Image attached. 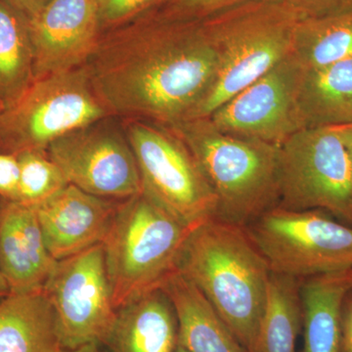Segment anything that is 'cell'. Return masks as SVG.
<instances>
[{
  "instance_id": "obj_2",
  "label": "cell",
  "mask_w": 352,
  "mask_h": 352,
  "mask_svg": "<svg viewBox=\"0 0 352 352\" xmlns=\"http://www.w3.org/2000/svg\"><path fill=\"white\" fill-rule=\"evenodd\" d=\"M176 270L200 291L252 352L263 317L271 270L244 227L208 219L192 229Z\"/></svg>"
},
{
  "instance_id": "obj_5",
  "label": "cell",
  "mask_w": 352,
  "mask_h": 352,
  "mask_svg": "<svg viewBox=\"0 0 352 352\" xmlns=\"http://www.w3.org/2000/svg\"><path fill=\"white\" fill-rule=\"evenodd\" d=\"M192 229L142 192L120 201L102 243L117 310L161 288Z\"/></svg>"
},
{
  "instance_id": "obj_28",
  "label": "cell",
  "mask_w": 352,
  "mask_h": 352,
  "mask_svg": "<svg viewBox=\"0 0 352 352\" xmlns=\"http://www.w3.org/2000/svg\"><path fill=\"white\" fill-rule=\"evenodd\" d=\"M19 162L17 155L0 150V198L17 200Z\"/></svg>"
},
{
  "instance_id": "obj_29",
  "label": "cell",
  "mask_w": 352,
  "mask_h": 352,
  "mask_svg": "<svg viewBox=\"0 0 352 352\" xmlns=\"http://www.w3.org/2000/svg\"><path fill=\"white\" fill-rule=\"evenodd\" d=\"M340 352H352V291L346 294L342 303Z\"/></svg>"
},
{
  "instance_id": "obj_19",
  "label": "cell",
  "mask_w": 352,
  "mask_h": 352,
  "mask_svg": "<svg viewBox=\"0 0 352 352\" xmlns=\"http://www.w3.org/2000/svg\"><path fill=\"white\" fill-rule=\"evenodd\" d=\"M298 107L305 129L352 124V57L322 68L302 69Z\"/></svg>"
},
{
  "instance_id": "obj_23",
  "label": "cell",
  "mask_w": 352,
  "mask_h": 352,
  "mask_svg": "<svg viewBox=\"0 0 352 352\" xmlns=\"http://www.w3.org/2000/svg\"><path fill=\"white\" fill-rule=\"evenodd\" d=\"M292 56L302 69L322 68L352 57V9L298 22Z\"/></svg>"
},
{
  "instance_id": "obj_13",
  "label": "cell",
  "mask_w": 352,
  "mask_h": 352,
  "mask_svg": "<svg viewBox=\"0 0 352 352\" xmlns=\"http://www.w3.org/2000/svg\"><path fill=\"white\" fill-rule=\"evenodd\" d=\"M29 25L34 78L80 68L100 41L99 0H50Z\"/></svg>"
},
{
  "instance_id": "obj_26",
  "label": "cell",
  "mask_w": 352,
  "mask_h": 352,
  "mask_svg": "<svg viewBox=\"0 0 352 352\" xmlns=\"http://www.w3.org/2000/svg\"><path fill=\"white\" fill-rule=\"evenodd\" d=\"M245 1L249 0H166L155 11L171 19L203 20Z\"/></svg>"
},
{
  "instance_id": "obj_22",
  "label": "cell",
  "mask_w": 352,
  "mask_h": 352,
  "mask_svg": "<svg viewBox=\"0 0 352 352\" xmlns=\"http://www.w3.org/2000/svg\"><path fill=\"white\" fill-rule=\"evenodd\" d=\"M302 328L300 280L271 272L267 300L252 352H296Z\"/></svg>"
},
{
  "instance_id": "obj_37",
  "label": "cell",
  "mask_w": 352,
  "mask_h": 352,
  "mask_svg": "<svg viewBox=\"0 0 352 352\" xmlns=\"http://www.w3.org/2000/svg\"><path fill=\"white\" fill-rule=\"evenodd\" d=\"M4 109H6V107H4V106L2 105L1 103H0V116H1V113L2 112H3Z\"/></svg>"
},
{
  "instance_id": "obj_35",
  "label": "cell",
  "mask_w": 352,
  "mask_h": 352,
  "mask_svg": "<svg viewBox=\"0 0 352 352\" xmlns=\"http://www.w3.org/2000/svg\"><path fill=\"white\" fill-rule=\"evenodd\" d=\"M175 352H189V351H187L186 349H184V347H182V346H180V344H178V342H177V346H176Z\"/></svg>"
},
{
  "instance_id": "obj_11",
  "label": "cell",
  "mask_w": 352,
  "mask_h": 352,
  "mask_svg": "<svg viewBox=\"0 0 352 352\" xmlns=\"http://www.w3.org/2000/svg\"><path fill=\"white\" fill-rule=\"evenodd\" d=\"M110 118L69 132L46 152L69 184L94 196L124 201L140 194L142 185L124 127L119 129Z\"/></svg>"
},
{
  "instance_id": "obj_18",
  "label": "cell",
  "mask_w": 352,
  "mask_h": 352,
  "mask_svg": "<svg viewBox=\"0 0 352 352\" xmlns=\"http://www.w3.org/2000/svg\"><path fill=\"white\" fill-rule=\"evenodd\" d=\"M56 314L43 289L0 300V352H64Z\"/></svg>"
},
{
  "instance_id": "obj_4",
  "label": "cell",
  "mask_w": 352,
  "mask_h": 352,
  "mask_svg": "<svg viewBox=\"0 0 352 352\" xmlns=\"http://www.w3.org/2000/svg\"><path fill=\"white\" fill-rule=\"evenodd\" d=\"M300 20L278 0H249L201 20L219 66L214 83L188 120L210 117L291 55Z\"/></svg>"
},
{
  "instance_id": "obj_7",
  "label": "cell",
  "mask_w": 352,
  "mask_h": 352,
  "mask_svg": "<svg viewBox=\"0 0 352 352\" xmlns=\"http://www.w3.org/2000/svg\"><path fill=\"white\" fill-rule=\"evenodd\" d=\"M244 229L275 274L303 281L352 268V226L324 210L278 206Z\"/></svg>"
},
{
  "instance_id": "obj_3",
  "label": "cell",
  "mask_w": 352,
  "mask_h": 352,
  "mask_svg": "<svg viewBox=\"0 0 352 352\" xmlns=\"http://www.w3.org/2000/svg\"><path fill=\"white\" fill-rule=\"evenodd\" d=\"M168 127L193 153L214 190V219L244 227L279 206L280 146L227 133L208 118Z\"/></svg>"
},
{
  "instance_id": "obj_36",
  "label": "cell",
  "mask_w": 352,
  "mask_h": 352,
  "mask_svg": "<svg viewBox=\"0 0 352 352\" xmlns=\"http://www.w3.org/2000/svg\"><path fill=\"white\" fill-rule=\"evenodd\" d=\"M346 222L347 223L351 224V226H352V208L351 210V214H349V219H347Z\"/></svg>"
},
{
  "instance_id": "obj_25",
  "label": "cell",
  "mask_w": 352,
  "mask_h": 352,
  "mask_svg": "<svg viewBox=\"0 0 352 352\" xmlns=\"http://www.w3.org/2000/svg\"><path fill=\"white\" fill-rule=\"evenodd\" d=\"M166 0H99L102 34L129 24L162 6Z\"/></svg>"
},
{
  "instance_id": "obj_8",
  "label": "cell",
  "mask_w": 352,
  "mask_h": 352,
  "mask_svg": "<svg viewBox=\"0 0 352 352\" xmlns=\"http://www.w3.org/2000/svg\"><path fill=\"white\" fill-rule=\"evenodd\" d=\"M142 193L190 228L217 214V199L193 153L170 127L126 119Z\"/></svg>"
},
{
  "instance_id": "obj_34",
  "label": "cell",
  "mask_w": 352,
  "mask_h": 352,
  "mask_svg": "<svg viewBox=\"0 0 352 352\" xmlns=\"http://www.w3.org/2000/svg\"><path fill=\"white\" fill-rule=\"evenodd\" d=\"M9 293H10V289H9L8 285H7L6 279L0 272V300L8 296Z\"/></svg>"
},
{
  "instance_id": "obj_1",
  "label": "cell",
  "mask_w": 352,
  "mask_h": 352,
  "mask_svg": "<svg viewBox=\"0 0 352 352\" xmlns=\"http://www.w3.org/2000/svg\"><path fill=\"white\" fill-rule=\"evenodd\" d=\"M217 56L201 20L157 11L103 32L85 67L112 117L173 126L188 120L212 87Z\"/></svg>"
},
{
  "instance_id": "obj_15",
  "label": "cell",
  "mask_w": 352,
  "mask_h": 352,
  "mask_svg": "<svg viewBox=\"0 0 352 352\" xmlns=\"http://www.w3.org/2000/svg\"><path fill=\"white\" fill-rule=\"evenodd\" d=\"M56 261L34 208L0 198V272L10 293L43 289Z\"/></svg>"
},
{
  "instance_id": "obj_33",
  "label": "cell",
  "mask_w": 352,
  "mask_h": 352,
  "mask_svg": "<svg viewBox=\"0 0 352 352\" xmlns=\"http://www.w3.org/2000/svg\"><path fill=\"white\" fill-rule=\"evenodd\" d=\"M64 352H103L101 351V344H85L75 349H65Z\"/></svg>"
},
{
  "instance_id": "obj_20",
  "label": "cell",
  "mask_w": 352,
  "mask_h": 352,
  "mask_svg": "<svg viewBox=\"0 0 352 352\" xmlns=\"http://www.w3.org/2000/svg\"><path fill=\"white\" fill-rule=\"evenodd\" d=\"M349 289L331 276L300 281L302 352H340V320Z\"/></svg>"
},
{
  "instance_id": "obj_27",
  "label": "cell",
  "mask_w": 352,
  "mask_h": 352,
  "mask_svg": "<svg viewBox=\"0 0 352 352\" xmlns=\"http://www.w3.org/2000/svg\"><path fill=\"white\" fill-rule=\"evenodd\" d=\"M302 19L324 17L352 9V0H278Z\"/></svg>"
},
{
  "instance_id": "obj_10",
  "label": "cell",
  "mask_w": 352,
  "mask_h": 352,
  "mask_svg": "<svg viewBox=\"0 0 352 352\" xmlns=\"http://www.w3.org/2000/svg\"><path fill=\"white\" fill-rule=\"evenodd\" d=\"M43 291L56 314L65 349L105 342L118 310L103 245L57 261Z\"/></svg>"
},
{
  "instance_id": "obj_9",
  "label": "cell",
  "mask_w": 352,
  "mask_h": 352,
  "mask_svg": "<svg viewBox=\"0 0 352 352\" xmlns=\"http://www.w3.org/2000/svg\"><path fill=\"white\" fill-rule=\"evenodd\" d=\"M279 207L321 210L346 222L352 208V162L332 127L303 129L280 145Z\"/></svg>"
},
{
  "instance_id": "obj_16",
  "label": "cell",
  "mask_w": 352,
  "mask_h": 352,
  "mask_svg": "<svg viewBox=\"0 0 352 352\" xmlns=\"http://www.w3.org/2000/svg\"><path fill=\"white\" fill-rule=\"evenodd\" d=\"M177 319L161 289L136 298L118 310L104 346L110 352H175Z\"/></svg>"
},
{
  "instance_id": "obj_14",
  "label": "cell",
  "mask_w": 352,
  "mask_h": 352,
  "mask_svg": "<svg viewBox=\"0 0 352 352\" xmlns=\"http://www.w3.org/2000/svg\"><path fill=\"white\" fill-rule=\"evenodd\" d=\"M119 204L69 184L32 208L48 252L55 261H61L102 244Z\"/></svg>"
},
{
  "instance_id": "obj_30",
  "label": "cell",
  "mask_w": 352,
  "mask_h": 352,
  "mask_svg": "<svg viewBox=\"0 0 352 352\" xmlns=\"http://www.w3.org/2000/svg\"><path fill=\"white\" fill-rule=\"evenodd\" d=\"M29 19L36 16L50 0H7Z\"/></svg>"
},
{
  "instance_id": "obj_21",
  "label": "cell",
  "mask_w": 352,
  "mask_h": 352,
  "mask_svg": "<svg viewBox=\"0 0 352 352\" xmlns=\"http://www.w3.org/2000/svg\"><path fill=\"white\" fill-rule=\"evenodd\" d=\"M34 80L29 18L0 0V103L6 108L12 105Z\"/></svg>"
},
{
  "instance_id": "obj_12",
  "label": "cell",
  "mask_w": 352,
  "mask_h": 352,
  "mask_svg": "<svg viewBox=\"0 0 352 352\" xmlns=\"http://www.w3.org/2000/svg\"><path fill=\"white\" fill-rule=\"evenodd\" d=\"M302 69L289 55L208 117L220 131L280 146L305 129L298 107Z\"/></svg>"
},
{
  "instance_id": "obj_6",
  "label": "cell",
  "mask_w": 352,
  "mask_h": 352,
  "mask_svg": "<svg viewBox=\"0 0 352 352\" xmlns=\"http://www.w3.org/2000/svg\"><path fill=\"white\" fill-rule=\"evenodd\" d=\"M95 94L87 67L34 78L0 116V150L46 151L76 129L110 118Z\"/></svg>"
},
{
  "instance_id": "obj_32",
  "label": "cell",
  "mask_w": 352,
  "mask_h": 352,
  "mask_svg": "<svg viewBox=\"0 0 352 352\" xmlns=\"http://www.w3.org/2000/svg\"><path fill=\"white\" fill-rule=\"evenodd\" d=\"M331 276L346 286L349 291H352V268L351 270L344 271V272L337 273V274H331Z\"/></svg>"
},
{
  "instance_id": "obj_24",
  "label": "cell",
  "mask_w": 352,
  "mask_h": 352,
  "mask_svg": "<svg viewBox=\"0 0 352 352\" xmlns=\"http://www.w3.org/2000/svg\"><path fill=\"white\" fill-rule=\"evenodd\" d=\"M19 183L17 201L34 207L69 185L63 171L46 151L28 150L17 154Z\"/></svg>"
},
{
  "instance_id": "obj_31",
  "label": "cell",
  "mask_w": 352,
  "mask_h": 352,
  "mask_svg": "<svg viewBox=\"0 0 352 352\" xmlns=\"http://www.w3.org/2000/svg\"><path fill=\"white\" fill-rule=\"evenodd\" d=\"M332 129L337 132L338 135L342 139V143L346 146L352 162V124L333 126Z\"/></svg>"
},
{
  "instance_id": "obj_17",
  "label": "cell",
  "mask_w": 352,
  "mask_h": 352,
  "mask_svg": "<svg viewBox=\"0 0 352 352\" xmlns=\"http://www.w3.org/2000/svg\"><path fill=\"white\" fill-rule=\"evenodd\" d=\"M175 309L178 344L189 352H248L200 291L178 272L162 285Z\"/></svg>"
}]
</instances>
